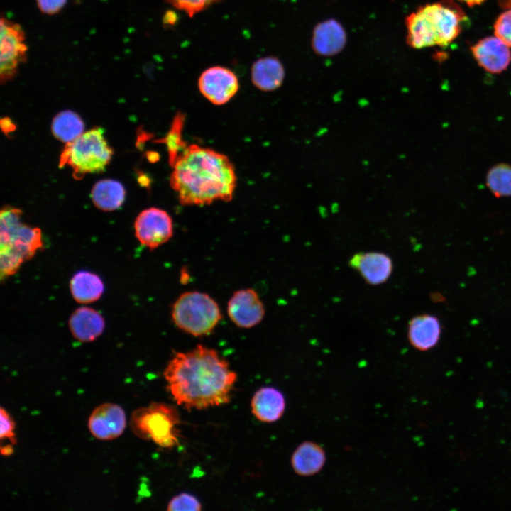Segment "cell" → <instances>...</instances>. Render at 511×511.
Returning <instances> with one entry per match:
<instances>
[{
    "label": "cell",
    "mask_w": 511,
    "mask_h": 511,
    "mask_svg": "<svg viewBox=\"0 0 511 511\" xmlns=\"http://www.w3.org/2000/svg\"><path fill=\"white\" fill-rule=\"evenodd\" d=\"M486 184L496 197L511 196V166L500 163L488 172Z\"/></svg>",
    "instance_id": "cell-24"
},
{
    "label": "cell",
    "mask_w": 511,
    "mask_h": 511,
    "mask_svg": "<svg viewBox=\"0 0 511 511\" xmlns=\"http://www.w3.org/2000/svg\"><path fill=\"white\" fill-rule=\"evenodd\" d=\"M0 25V79L4 84L15 77L19 65L26 61L28 47L19 24L1 17Z\"/></svg>",
    "instance_id": "cell-8"
},
{
    "label": "cell",
    "mask_w": 511,
    "mask_h": 511,
    "mask_svg": "<svg viewBox=\"0 0 511 511\" xmlns=\"http://www.w3.org/2000/svg\"><path fill=\"white\" fill-rule=\"evenodd\" d=\"M285 406L284 395L273 387L260 388L251 401L253 414L257 419L266 423L279 420L285 412Z\"/></svg>",
    "instance_id": "cell-17"
},
{
    "label": "cell",
    "mask_w": 511,
    "mask_h": 511,
    "mask_svg": "<svg viewBox=\"0 0 511 511\" xmlns=\"http://www.w3.org/2000/svg\"><path fill=\"white\" fill-rule=\"evenodd\" d=\"M407 331L410 345L419 351H427L438 344L442 333V326L436 315L421 314L410 319Z\"/></svg>",
    "instance_id": "cell-15"
},
{
    "label": "cell",
    "mask_w": 511,
    "mask_h": 511,
    "mask_svg": "<svg viewBox=\"0 0 511 511\" xmlns=\"http://www.w3.org/2000/svg\"><path fill=\"white\" fill-rule=\"evenodd\" d=\"M326 460L324 449L318 444L307 441L300 444L291 456V466L296 474L311 476L318 473Z\"/></svg>",
    "instance_id": "cell-20"
},
{
    "label": "cell",
    "mask_w": 511,
    "mask_h": 511,
    "mask_svg": "<svg viewBox=\"0 0 511 511\" xmlns=\"http://www.w3.org/2000/svg\"><path fill=\"white\" fill-rule=\"evenodd\" d=\"M495 36L511 48V9L502 13L494 23Z\"/></svg>",
    "instance_id": "cell-27"
},
{
    "label": "cell",
    "mask_w": 511,
    "mask_h": 511,
    "mask_svg": "<svg viewBox=\"0 0 511 511\" xmlns=\"http://www.w3.org/2000/svg\"><path fill=\"white\" fill-rule=\"evenodd\" d=\"M265 312L263 302L252 288L235 291L227 303L229 319L241 329H250L259 324L264 318Z\"/></svg>",
    "instance_id": "cell-11"
},
{
    "label": "cell",
    "mask_w": 511,
    "mask_h": 511,
    "mask_svg": "<svg viewBox=\"0 0 511 511\" xmlns=\"http://www.w3.org/2000/svg\"><path fill=\"white\" fill-rule=\"evenodd\" d=\"M126 426L123 409L114 403H104L96 407L88 421L89 432L99 440H112L122 434Z\"/></svg>",
    "instance_id": "cell-12"
},
{
    "label": "cell",
    "mask_w": 511,
    "mask_h": 511,
    "mask_svg": "<svg viewBox=\"0 0 511 511\" xmlns=\"http://www.w3.org/2000/svg\"><path fill=\"white\" fill-rule=\"evenodd\" d=\"M459 1L465 3L468 6H473L481 4L485 0H459Z\"/></svg>",
    "instance_id": "cell-31"
},
{
    "label": "cell",
    "mask_w": 511,
    "mask_h": 511,
    "mask_svg": "<svg viewBox=\"0 0 511 511\" xmlns=\"http://www.w3.org/2000/svg\"><path fill=\"white\" fill-rule=\"evenodd\" d=\"M68 324L74 338L81 342L95 340L101 335L105 328L103 316L88 307L75 309L70 317Z\"/></svg>",
    "instance_id": "cell-18"
},
{
    "label": "cell",
    "mask_w": 511,
    "mask_h": 511,
    "mask_svg": "<svg viewBox=\"0 0 511 511\" xmlns=\"http://www.w3.org/2000/svg\"><path fill=\"white\" fill-rule=\"evenodd\" d=\"M171 317L177 329L196 337L211 334L222 318L215 300L199 291L181 294L172 304Z\"/></svg>",
    "instance_id": "cell-5"
},
{
    "label": "cell",
    "mask_w": 511,
    "mask_h": 511,
    "mask_svg": "<svg viewBox=\"0 0 511 511\" xmlns=\"http://www.w3.org/2000/svg\"><path fill=\"white\" fill-rule=\"evenodd\" d=\"M464 19L463 12L449 3L427 4L407 18V41L417 49L448 45L459 35Z\"/></svg>",
    "instance_id": "cell-3"
},
{
    "label": "cell",
    "mask_w": 511,
    "mask_h": 511,
    "mask_svg": "<svg viewBox=\"0 0 511 511\" xmlns=\"http://www.w3.org/2000/svg\"><path fill=\"white\" fill-rule=\"evenodd\" d=\"M202 95L215 105L227 103L238 92V79L230 69L212 66L204 70L198 79Z\"/></svg>",
    "instance_id": "cell-10"
},
{
    "label": "cell",
    "mask_w": 511,
    "mask_h": 511,
    "mask_svg": "<svg viewBox=\"0 0 511 511\" xmlns=\"http://www.w3.org/2000/svg\"><path fill=\"white\" fill-rule=\"evenodd\" d=\"M4 120L5 121V123L1 122V127H2L3 130L4 131H6V133H7L8 131H12L13 130L12 126H14V125L12 124L11 121L9 119H5Z\"/></svg>",
    "instance_id": "cell-30"
},
{
    "label": "cell",
    "mask_w": 511,
    "mask_h": 511,
    "mask_svg": "<svg viewBox=\"0 0 511 511\" xmlns=\"http://www.w3.org/2000/svg\"><path fill=\"white\" fill-rule=\"evenodd\" d=\"M348 264L367 284L373 286L386 282L393 270L392 258L379 251L356 253L350 258Z\"/></svg>",
    "instance_id": "cell-13"
},
{
    "label": "cell",
    "mask_w": 511,
    "mask_h": 511,
    "mask_svg": "<svg viewBox=\"0 0 511 511\" xmlns=\"http://www.w3.org/2000/svg\"><path fill=\"white\" fill-rule=\"evenodd\" d=\"M136 237L149 249H155L167 243L173 235V222L163 209L150 207L142 211L134 223Z\"/></svg>",
    "instance_id": "cell-9"
},
{
    "label": "cell",
    "mask_w": 511,
    "mask_h": 511,
    "mask_svg": "<svg viewBox=\"0 0 511 511\" xmlns=\"http://www.w3.org/2000/svg\"><path fill=\"white\" fill-rule=\"evenodd\" d=\"M168 511H199L202 510V504L193 495L181 493L174 496L168 502Z\"/></svg>",
    "instance_id": "cell-25"
},
{
    "label": "cell",
    "mask_w": 511,
    "mask_h": 511,
    "mask_svg": "<svg viewBox=\"0 0 511 511\" xmlns=\"http://www.w3.org/2000/svg\"><path fill=\"white\" fill-rule=\"evenodd\" d=\"M170 164V186L182 205L203 206L232 199L237 179L226 155L192 144L185 147Z\"/></svg>",
    "instance_id": "cell-2"
},
{
    "label": "cell",
    "mask_w": 511,
    "mask_h": 511,
    "mask_svg": "<svg viewBox=\"0 0 511 511\" xmlns=\"http://www.w3.org/2000/svg\"><path fill=\"white\" fill-rule=\"evenodd\" d=\"M0 417H1V429H0V438L3 439H9L12 444H15V424L4 408L1 407L0 409Z\"/></svg>",
    "instance_id": "cell-28"
},
{
    "label": "cell",
    "mask_w": 511,
    "mask_h": 511,
    "mask_svg": "<svg viewBox=\"0 0 511 511\" xmlns=\"http://www.w3.org/2000/svg\"><path fill=\"white\" fill-rule=\"evenodd\" d=\"M123 186L114 180H102L93 187L91 197L94 205L101 210L110 211L119 209L125 200Z\"/></svg>",
    "instance_id": "cell-22"
},
{
    "label": "cell",
    "mask_w": 511,
    "mask_h": 511,
    "mask_svg": "<svg viewBox=\"0 0 511 511\" xmlns=\"http://www.w3.org/2000/svg\"><path fill=\"white\" fill-rule=\"evenodd\" d=\"M471 52L478 64L490 73H500L511 62L510 47L496 36L480 40Z\"/></svg>",
    "instance_id": "cell-14"
},
{
    "label": "cell",
    "mask_w": 511,
    "mask_h": 511,
    "mask_svg": "<svg viewBox=\"0 0 511 511\" xmlns=\"http://www.w3.org/2000/svg\"><path fill=\"white\" fill-rule=\"evenodd\" d=\"M175 9L186 13L189 17L201 12L221 0H165Z\"/></svg>",
    "instance_id": "cell-26"
},
{
    "label": "cell",
    "mask_w": 511,
    "mask_h": 511,
    "mask_svg": "<svg viewBox=\"0 0 511 511\" xmlns=\"http://www.w3.org/2000/svg\"><path fill=\"white\" fill-rule=\"evenodd\" d=\"M70 289L77 302L89 304L98 300L101 297L104 291V284L96 273L88 270H79L72 277Z\"/></svg>",
    "instance_id": "cell-21"
},
{
    "label": "cell",
    "mask_w": 511,
    "mask_h": 511,
    "mask_svg": "<svg viewBox=\"0 0 511 511\" xmlns=\"http://www.w3.org/2000/svg\"><path fill=\"white\" fill-rule=\"evenodd\" d=\"M84 125L81 118L69 110L61 111L53 119L52 133L58 140L66 143L72 142L84 133Z\"/></svg>",
    "instance_id": "cell-23"
},
{
    "label": "cell",
    "mask_w": 511,
    "mask_h": 511,
    "mask_svg": "<svg viewBox=\"0 0 511 511\" xmlns=\"http://www.w3.org/2000/svg\"><path fill=\"white\" fill-rule=\"evenodd\" d=\"M285 75L283 65L278 57L273 56L258 59L251 69L253 84L264 92L273 91L280 87L284 81Z\"/></svg>",
    "instance_id": "cell-19"
},
{
    "label": "cell",
    "mask_w": 511,
    "mask_h": 511,
    "mask_svg": "<svg viewBox=\"0 0 511 511\" xmlns=\"http://www.w3.org/2000/svg\"><path fill=\"white\" fill-rule=\"evenodd\" d=\"M346 43V31L341 23L334 19L318 23L313 31L312 48L319 55H336L344 49Z\"/></svg>",
    "instance_id": "cell-16"
},
{
    "label": "cell",
    "mask_w": 511,
    "mask_h": 511,
    "mask_svg": "<svg viewBox=\"0 0 511 511\" xmlns=\"http://www.w3.org/2000/svg\"><path fill=\"white\" fill-rule=\"evenodd\" d=\"M67 1V0H36L40 11L48 15L58 13Z\"/></svg>",
    "instance_id": "cell-29"
},
{
    "label": "cell",
    "mask_w": 511,
    "mask_h": 511,
    "mask_svg": "<svg viewBox=\"0 0 511 511\" xmlns=\"http://www.w3.org/2000/svg\"><path fill=\"white\" fill-rule=\"evenodd\" d=\"M22 211L5 206L0 213L1 280L15 274L43 246L39 228L21 222Z\"/></svg>",
    "instance_id": "cell-4"
},
{
    "label": "cell",
    "mask_w": 511,
    "mask_h": 511,
    "mask_svg": "<svg viewBox=\"0 0 511 511\" xmlns=\"http://www.w3.org/2000/svg\"><path fill=\"white\" fill-rule=\"evenodd\" d=\"M180 414L172 405L153 402L136 410L131 416V427L136 436L152 440L159 446L171 449L179 444Z\"/></svg>",
    "instance_id": "cell-6"
},
{
    "label": "cell",
    "mask_w": 511,
    "mask_h": 511,
    "mask_svg": "<svg viewBox=\"0 0 511 511\" xmlns=\"http://www.w3.org/2000/svg\"><path fill=\"white\" fill-rule=\"evenodd\" d=\"M163 375L173 400L188 410L227 404L237 380L226 360L200 344L175 352Z\"/></svg>",
    "instance_id": "cell-1"
},
{
    "label": "cell",
    "mask_w": 511,
    "mask_h": 511,
    "mask_svg": "<svg viewBox=\"0 0 511 511\" xmlns=\"http://www.w3.org/2000/svg\"><path fill=\"white\" fill-rule=\"evenodd\" d=\"M112 155L113 150L104 136L103 130L95 128L66 143L59 165L70 166L74 176L80 179L85 174L103 171Z\"/></svg>",
    "instance_id": "cell-7"
}]
</instances>
